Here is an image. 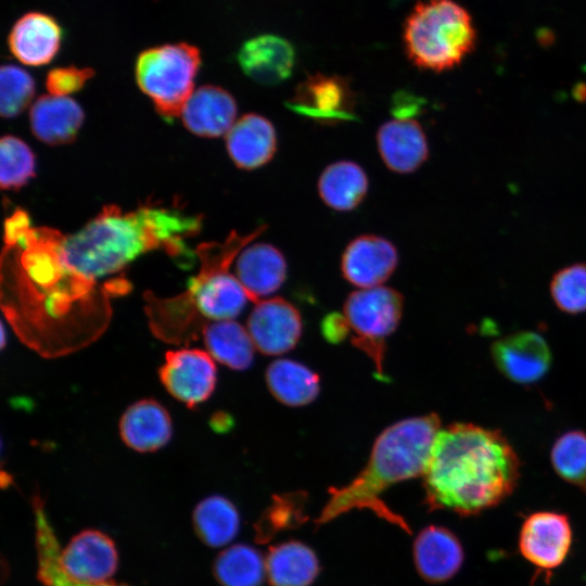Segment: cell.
<instances>
[{
    "label": "cell",
    "instance_id": "1",
    "mask_svg": "<svg viewBox=\"0 0 586 586\" xmlns=\"http://www.w3.org/2000/svg\"><path fill=\"white\" fill-rule=\"evenodd\" d=\"M201 224L200 215L174 205L145 204L131 212L107 205L77 232L61 235L58 250L65 280L56 293L69 302L151 250L189 258L184 240L196 234Z\"/></svg>",
    "mask_w": 586,
    "mask_h": 586
},
{
    "label": "cell",
    "instance_id": "2",
    "mask_svg": "<svg viewBox=\"0 0 586 586\" xmlns=\"http://www.w3.org/2000/svg\"><path fill=\"white\" fill-rule=\"evenodd\" d=\"M520 477V460L499 431L473 423L440 430L423 474L430 509L472 515L506 499Z\"/></svg>",
    "mask_w": 586,
    "mask_h": 586
},
{
    "label": "cell",
    "instance_id": "3",
    "mask_svg": "<svg viewBox=\"0 0 586 586\" xmlns=\"http://www.w3.org/2000/svg\"><path fill=\"white\" fill-rule=\"evenodd\" d=\"M436 413L408 418L386 428L375 440L366 467L347 485L330 488V497L316 519L322 525L352 509H370L410 532L403 518L381 499L396 483L423 476L440 432Z\"/></svg>",
    "mask_w": 586,
    "mask_h": 586
},
{
    "label": "cell",
    "instance_id": "4",
    "mask_svg": "<svg viewBox=\"0 0 586 586\" xmlns=\"http://www.w3.org/2000/svg\"><path fill=\"white\" fill-rule=\"evenodd\" d=\"M406 54L418 68L435 73L460 65L476 42L469 12L454 0L418 1L404 22Z\"/></svg>",
    "mask_w": 586,
    "mask_h": 586
},
{
    "label": "cell",
    "instance_id": "5",
    "mask_svg": "<svg viewBox=\"0 0 586 586\" xmlns=\"http://www.w3.org/2000/svg\"><path fill=\"white\" fill-rule=\"evenodd\" d=\"M259 234V229L244 235L232 231L222 243L209 242L199 246L201 270L189 281L188 291L203 316L215 321L229 320L251 301L237 276L228 269L243 247Z\"/></svg>",
    "mask_w": 586,
    "mask_h": 586
},
{
    "label": "cell",
    "instance_id": "6",
    "mask_svg": "<svg viewBox=\"0 0 586 586\" xmlns=\"http://www.w3.org/2000/svg\"><path fill=\"white\" fill-rule=\"evenodd\" d=\"M201 65L199 49L186 42L163 44L142 51L136 61V80L165 118L181 115L193 93Z\"/></svg>",
    "mask_w": 586,
    "mask_h": 586
},
{
    "label": "cell",
    "instance_id": "7",
    "mask_svg": "<svg viewBox=\"0 0 586 586\" xmlns=\"http://www.w3.org/2000/svg\"><path fill=\"white\" fill-rule=\"evenodd\" d=\"M403 307V295L381 285L353 292L344 304V315L355 333L352 344L372 359L381 380L385 379V339L397 328Z\"/></svg>",
    "mask_w": 586,
    "mask_h": 586
},
{
    "label": "cell",
    "instance_id": "8",
    "mask_svg": "<svg viewBox=\"0 0 586 586\" xmlns=\"http://www.w3.org/2000/svg\"><path fill=\"white\" fill-rule=\"evenodd\" d=\"M286 107L324 126L356 119V98L351 82L339 75H308L296 86Z\"/></svg>",
    "mask_w": 586,
    "mask_h": 586
},
{
    "label": "cell",
    "instance_id": "9",
    "mask_svg": "<svg viewBox=\"0 0 586 586\" xmlns=\"http://www.w3.org/2000/svg\"><path fill=\"white\" fill-rule=\"evenodd\" d=\"M158 373L167 392L190 408L205 402L217 381L213 357L198 348L167 352Z\"/></svg>",
    "mask_w": 586,
    "mask_h": 586
},
{
    "label": "cell",
    "instance_id": "10",
    "mask_svg": "<svg viewBox=\"0 0 586 586\" xmlns=\"http://www.w3.org/2000/svg\"><path fill=\"white\" fill-rule=\"evenodd\" d=\"M491 354L501 374L522 385L544 378L552 360L547 341L534 331H520L495 341Z\"/></svg>",
    "mask_w": 586,
    "mask_h": 586
},
{
    "label": "cell",
    "instance_id": "11",
    "mask_svg": "<svg viewBox=\"0 0 586 586\" xmlns=\"http://www.w3.org/2000/svg\"><path fill=\"white\" fill-rule=\"evenodd\" d=\"M572 544V530L566 515L540 511L528 515L522 524L519 548L536 568L550 571L566 558Z\"/></svg>",
    "mask_w": 586,
    "mask_h": 586
},
{
    "label": "cell",
    "instance_id": "12",
    "mask_svg": "<svg viewBox=\"0 0 586 586\" xmlns=\"http://www.w3.org/2000/svg\"><path fill=\"white\" fill-rule=\"evenodd\" d=\"M302 328L298 310L282 297L257 301L247 319V331L255 347L270 356L294 348Z\"/></svg>",
    "mask_w": 586,
    "mask_h": 586
},
{
    "label": "cell",
    "instance_id": "13",
    "mask_svg": "<svg viewBox=\"0 0 586 586\" xmlns=\"http://www.w3.org/2000/svg\"><path fill=\"white\" fill-rule=\"evenodd\" d=\"M398 264L395 245L375 234H362L348 243L341 258V271L351 284L371 289L380 286Z\"/></svg>",
    "mask_w": 586,
    "mask_h": 586
},
{
    "label": "cell",
    "instance_id": "14",
    "mask_svg": "<svg viewBox=\"0 0 586 586\" xmlns=\"http://www.w3.org/2000/svg\"><path fill=\"white\" fill-rule=\"evenodd\" d=\"M237 61L242 72L255 82L277 86L291 77L296 53L288 39L264 34L243 42Z\"/></svg>",
    "mask_w": 586,
    "mask_h": 586
},
{
    "label": "cell",
    "instance_id": "15",
    "mask_svg": "<svg viewBox=\"0 0 586 586\" xmlns=\"http://www.w3.org/2000/svg\"><path fill=\"white\" fill-rule=\"evenodd\" d=\"M117 561L113 540L95 530L79 533L61 549V562L65 572L79 582H110Z\"/></svg>",
    "mask_w": 586,
    "mask_h": 586
},
{
    "label": "cell",
    "instance_id": "16",
    "mask_svg": "<svg viewBox=\"0 0 586 586\" xmlns=\"http://www.w3.org/2000/svg\"><path fill=\"white\" fill-rule=\"evenodd\" d=\"M377 145L386 167L398 174L420 168L429 157L426 136L417 120L394 119L381 125Z\"/></svg>",
    "mask_w": 586,
    "mask_h": 586
},
{
    "label": "cell",
    "instance_id": "17",
    "mask_svg": "<svg viewBox=\"0 0 586 586\" xmlns=\"http://www.w3.org/2000/svg\"><path fill=\"white\" fill-rule=\"evenodd\" d=\"M61 41V26L52 16L41 12H29L20 17L8 38L12 54L23 64L31 66L51 62Z\"/></svg>",
    "mask_w": 586,
    "mask_h": 586
},
{
    "label": "cell",
    "instance_id": "18",
    "mask_svg": "<svg viewBox=\"0 0 586 586\" xmlns=\"http://www.w3.org/2000/svg\"><path fill=\"white\" fill-rule=\"evenodd\" d=\"M237 113L234 98L227 90L208 85L193 91L180 116L192 133L217 138L228 133L235 123Z\"/></svg>",
    "mask_w": 586,
    "mask_h": 586
},
{
    "label": "cell",
    "instance_id": "19",
    "mask_svg": "<svg viewBox=\"0 0 586 586\" xmlns=\"http://www.w3.org/2000/svg\"><path fill=\"white\" fill-rule=\"evenodd\" d=\"M228 154L241 169L253 170L269 163L277 151V132L265 116L249 113L238 119L226 137Z\"/></svg>",
    "mask_w": 586,
    "mask_h": 586
},
{
    "label": "cell",
    "instance_id": "20",
    "mask_svg": "<svg viewBox=\"0 0 586 586\" xmlns=\"http://www.w3.org/2000/svg\"><path fill=\"white\" fill-rule=\"evenodd\" d=\"M286 262L282 252L269 243H255L245 247L237 258V278L254 303L283 284Z\"/></svg>",
    "mask_w": 586,
    "mask_h": 586
},
{
    "label": "cell",
    "instance_id": "21",
    "mask_svg": "<svg viewBox=\"0 0 586 586\" xmlns=\"http://www.w3.org/2000/svg\"><path fill=\"white\" fill-rule=\"evenodd\" d=\"M123 442L140 451H155L164 447L173 434L168 411L154 399H141L130 405L119 422Z\"/></svg>",
    "mask_w": 586,
    "mask_h": 586
},
{
    "label": "cell",
    "instance_id": "22",
    "mask_svg": "<svg viewBox=\"0 0 586 586\" xmlns=\"http://www.w3.org/2000/svg\"><path fill=\"white\" fill-rule=\"evenodd\" d=\"M413 558L419 574L425 581L442 583L459 571L463 561V550L451 532L431 525L417 536Z\"/></svg>",
    "mask_w": 586,
    "mask_h": 586
},
{
    "label": "cell",
    "instance_id": "23",
    "mask_svg": "<svg viewBox=\"0 0 586 586\" xmlns=\"http://www.w3.org/2000/svg\"><path fill=\"white\" fill-rule=\"evenodd\" d=\"M84 117L77 102L68 97L53 94L38 98L29 113L33 133L50 145L72 142L82 125Z\"/></svg>",
    "mask_w": 586,
    "mask_h": 586
},
{
    "label": "cell",
    "instance_id": "24",
    "mask_svg": "<svg viewBox=\"0 0 586 586\" xmlns=\"http://www.w3.org/2000/svg\"><path fill=\"white\" fill-rule=\"evenodd\" d=\"M368 177L361 166L352 161L330 164L318 180V192L322 202L337 212L355 209L366 198Z\"/></svg>",
    "mask_w": 586,
    "mask_h": 586
},
{
    "label": "cell",
    "instance_id": "25",
    "mask_svg": "<svg viewBox=\"0 0 586 586\" xmlns=\"http://www.w3.org/2000/svg\"><path fill=\"white\" fill-rule=\"evenodd\" d=\"M265 563L270 586H309L319 572L315 552L295 540L271 547Z\"/></svg>",
    "mask_w": 586,
    "mask_h": 586
},
{
    "label": "cell",
    "instance_id": "26",
    "mask_svg": "<svg viewBox=\"0 0 586 586\" xmlns=\"http://www.w3.org/2000/svg\"><path fill=\"white\" fill-rule=\"evenodd\" d=\"M37 575L43 586H127L112 581L85 583L72 578L61 562V548L44 507L39 498L34 504Z\"/></svg>",
    "mask_w": 586,
    "mask_h": 586
},
{
    "label": "cell",
    "instance_id": "27",
    "mask_svg": "<svg viewBox=\"0 0 586 586\" xmlns=\"http://www.w3.org/2000/svg\"><path fill=\"white\" fill-rule=\"evenodd\" d=\"M270 393L288 406H305L318 396L319 377L306 366L290 359L271 362L266 370Z\"/></svg>",
    "mask_w": 586,
    "mask_h": 586
},
{
    "label": "cell",
    "instance_id": "28",
    "mask_svg": "<svg viewBox=\"0 0 586 586\" xmlns=\"http://www.w3.org/2000/svg\"><path fill=\"white\" fill-rule=\"evenodd\" d=\"M208 354L233 370L247 369L254 358L255 345L246 329L229 320H216L203 330Z\"/></svg>",
    "mask_w": 586,
    "mask_h": 586
},
{
    "label": "cell",
    "instance_id": "29",
    "mask_svg": "<svg viewBox=\"0 0 586 586\" xmlns=\"http://www.w3.org/2000/svg\"><path fill=\"white\" fill-rule=\"evenodd\" d=\"M194 524L200 537L207 545L219 547L230 543L237 535L239 514L228 499L212 496L198 505Z\"/></svg>",
    "mask_w": 586,
    "mask_h": 586
},
{
    "label": "cell",
    "instance_id": "30",
    "mask_svg": "<svg viewBox=\"0 0 586 586\" xmlns=\"http://www.w3.org/2000/svg\"><path fill=\"white\" fill-rule=\"evenodd\" d=\"M215 573L224 586H259L266 574V563L256 549L235 545L218 556Z\"/></svg>",
    "mask_w": 586,
    "mask_h": 586
},
{
    "label": "cell",
    "instance_id": "31",
    "mask_svg": "<svg viewBox=\"0 0 586 586\" xmlns=\"http://www.w3.org/2000/svg\"><path fill=\"white\" fill-rule=\"evenodd\" d=\"M556 473L586 492V433L571 430L560 435L550 451Z\"/></svg>",
    "mask_w": 586,
    "mask_h": 586
},
{
    "label": "cell",
    "instance_id": "32",
    "mask_svg": "<svg viewBox=\"0 0 586 586\" xmlns=\"http://www.w3.org/2000/svg\"><path fill=\"white\" fill-rule=\"evenodd\" d=\"M36 160L30 148L12 135L0 141V183L2 189L16 190L35 176Z\"/></svg>",
    "mask_w": 586,
    "mask_h": 586
},
{
    "label": "cell",
    "instance_id": "33",
    "mask_svg": "<svg viewBox=\"0 0 586 586\" xmlns=\"http://www.w3.org/2000/svg\"><path fill=\"white\" fill-rule=\"evenodd\" d=\"M550 295L556 306L566 314L586 313V263L558 270L550 281Z\"/></svg>",
    "mask_w": 586,
    "mask_h": 586
},
{
    "label": "cell",
    "instance_id": "34",
    "mask_svg": "<svg viewBox=\"0 0 586 586\" xmlns=\"http://www.w3.org/2000/svg\"><path fill=\"white\" fill-rule=\"evenodd\" d=\"M35 94V81L23 68L2 65L0 71V113L4 118L20 115Z\"/></svg>",
    "mask_w": 586,
    "mask_h": 586
},
{
    "label": "cell",
    "instance_id": "35",
    "mask_svg": "<svg viewBox=\"0 0 586 586\" xmlns=\"http://www.w3.org/2000/svg\"><path fill=\"white\" fill-rule=\"evenodd\" d=\"M93 75L94 72L88 67H58L49 72L46 79V87L50 94L67 97L80 90Z\"/></svg>",
    "mask_w": 586,
    "mask_h": 586
},
{
    "label": "cell",
    "instance_id": "36",
    "mask_svg": "<svg viewBox=\"0 0 586 586\" xmlns=\"http://www.w3.org/2000/svg\"><path fill=\"white\" fill-rule=\"evenodd\" d=\"M304 500V493H291L279 496L275 499L267 518H264L262 521L269 523L270 527L268 531L286 527L292 524L294 519L302 517Z\"/></svg>",
    "mask_w": 586,
    "mask_h": 586
},
{
    "label": "cell",
    "instance_id": "37",
    "mask_svg": "<svg viewBox=\"0 0 586 586\" xmlns=\"http://www.w3.org/2000/svg\"><path fill=\"white\" fill-rule=\"evenodd\" d=\"M351 328L345 315L332 313L321 321V332L330 343H340L348 334Z\"/></svg>",
    "mask_w": 586,
    "mask_h": 586
},
{
    "label": "cell",
    "instance_id": "38",
    "mask_svg": "<svg viewBox=\"0 0 586 586\" xmlns=\"http://www.w3.org/2000/svg\"><path fill=\"white\" fill-rule=\"evenodd\" d=\"M29 219L24 211L17 209L5 221V242L8 245H15L29 230Z\"/></svg>",
    "mask_w": 586,
    "mask_h": 586
},
{
    "label": "cell",
    "instance_id": "39",
    "mask_svg": "<svg viewBox=\"0 0 586 586\" xmlns=\"http://www.w3.org/2000/svg\"><path fill=\"white\" fill-rule=\"evenodd\" d=\"M393 113L398 116H410L418 113L421 107V100L408 92H398L394 98Z\"/></svg>",
    "mask_w": 586,
    "mask_h": 586
}]
</instances>
